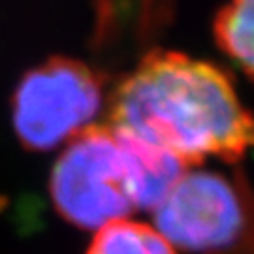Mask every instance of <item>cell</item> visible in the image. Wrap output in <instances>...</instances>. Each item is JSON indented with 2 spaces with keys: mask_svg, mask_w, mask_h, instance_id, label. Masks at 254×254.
Listing matches in <instances>:
<instances>
[{
  "mask_svg": "<svg viewBox=\"0 0 254 254\" xmlns=\"http://www.w3.org/2000/svg\"><path fill=\"white\" fill-rule=\"evenodd\" d=\"M119 136L127 153L136 209L153 213L190 166L160 147L149 145L123 132H119Z\"/></svg>",
  "mask_w": 254,
  "mask_h": 254,
  "instance_id": "obj_6",
  "label": "cell"
},
{
  "mask_svg": "<svg viewBox=\"0 0 254 254\" xmlns=\"http://www.w3.org/2000/svg\"><path fill=\"white\" fill-rule=\"evenodd\" d=\"M49 194L68 224L92 234L132 217L137 209L117 130L94 125L68 141L53 164Z\"/></svg>",
  "mask_w": 254,
  "mask_h": 254,
  "instance_id": "obj_4",
  "label": "cell"
},
{
  "mask_svg": "<svg viewBox=\"0 0 254 254\" xmlns=\"http://www.w3.org/2000/svg\"><path fill=\"white\" fill-rule=\"evenodd\" d=\"M96 44L115 55L137 53L172 15L173 0H94Z\"/></svg>",
  "mask_w": 254,
  "mask_h": 254,
  "instance_id": "obj_5",
  "label": "cell"
},
{
  "mask_svg": "<svg viewBox=\"0 0 254 254\" xmlns=\"http://www.w3.org/2000/svg\"><path fill=\"white\" fill-rule=\"evenodd\" d=\"M85 254H179L149 222L127 218L94 232Z\"/></svg>",
  "mask_w": 254,
  "mask_h": 254,
  "instance_id": "obj_8",
  "label": "cell"
},
{
  "mask_svg": "<svg viewBox=\"0 0 254 254\" xmlns=\"http://www.w3.org/2000/svg\"><path fill=\"white\" fill-rule=\"evenodd\" d=\"M108 125L187 166H237L254 151V113L220 66L151 49L108 96Z\"/></svg>",
  "mask_w": 254,
  "mask_h": 254,
  "instance_id": "obj_1",
  "label": "cell"
},
{
  "mask_svg": "<svg viewBox=\"0 0 254 254\" xmlns=\"http://www.w3.org/2000/svg\"><path fill=\"white\" fill-rule=\"evenodd\" d=\"M106 106V75L98 68L72 57H51L17 83L11 125L27 151L47 153L94 127Z\"/></svg>",
  "mask_w": 254,
  "mask_h": 254,
  "instance_id": "obj_3",
  "label": "cell"
},
{
  "mask_svg": "<svg viewBox=\"0 0 254 254\" xmlns=\"http://www.w3.org/2000/svg\"><path fill=\"white\" fill-rule=\"evenodd\" d=\"M153 226L181 254H254V187L239 166L189 168L153 211Z\"/></svg>",
  "mask_w": 254,
  "mask_h": 254,
  "instance_id": "obj_2",
  "label": "cell"
},
{
  "mask_svg": "<svg viewBox=\"0 0 254 254\" xmlns=\"http://www.w3.org/2000/svg\"><path fill=\"white\" fill-rule=\"evenodd\" d=\"M213 34L220 51L254 81V0H226L215 17Z\"/></svg>",
  "mask_w": 254,
  "mask_h": 254,
  "instance_id": "obj_7",
  "label": "cell"
}]
</instances>
